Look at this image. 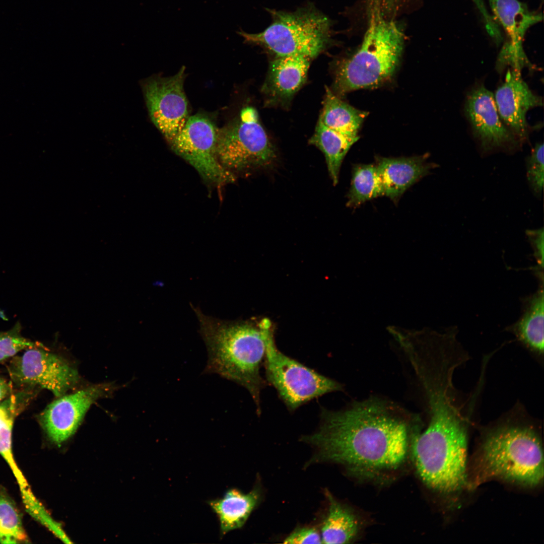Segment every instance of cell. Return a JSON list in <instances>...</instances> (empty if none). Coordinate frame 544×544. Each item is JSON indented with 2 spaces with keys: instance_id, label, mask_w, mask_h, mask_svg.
Masks as SVG:
<instances>
[{
  "instance_id": "6da1fadb",
  "label": "cell",
  "mask_w": 544,
  "mask_h": 544,
  "mask_svg": "<svg viewBox=\"0 0 544 544\" xmlns=\"http://www.w3.org/2000/svg\"><path fill=\"white\" fill-rule=\"evenodd\" d=\"M317 431L302 438L319 450V460L372 474L396 469L405 461L420 416L390 400L370 398L339 411L323 409Z\"/></svg>"
},
{
  "instance_id": "7a4b0ae2",
  "label": "cell",
  "mask_w": 544,
  "mask_h": 544,
  "mask_svg": "<svg viewBox=\"0 0 544 544\" xmlns=\"http://www.w3.org/2000/svg\"><path fill=\"white\" fill-rule=\"evenodd\" d=\"M445 394L428 400L430 421L411 441L417 472L428 488L454 494L467 485V423L455 403Z\"/></svg>"
},
{
  "instance_id": "3957f363",
  "label": "cell",
  "mask_w": 544,
  "mask_h": 544,
  "mask_svg": "<svg viewBox=\"0 0 544 544\" xmlns=\"http://www.w3.org/2000/svg\"><path fill=\"white\" fill-rule=\"evenodd\" d=\"M193 309L208 353L206 372L245 387L259 413L260 393L265 384L260 368L264 361L266 337L273 330L270 321H226L205 315L197 308Z\"/></svg>"
},
{
  "instance_id": "277c9868",
  "label": "cell",
  "mask_w": 544,
  "mask_h": 544,
  "mask_svg": "<svg viewBox=\"0 0 544 544\" xmlns=\"http://www.w3.org/2000/svg\"><path fill=\"white\" fill-rule=\"evenodd\" d=\"M521 419L516 415L507 416L486 433L470 488L490 480L528 488L542 483L543 456L539 434L533 425Z\"/></svg>"
},
{
  "instance_id": "5b68a950",
  "label": "cell",
  "mask_w": 544,
  "mask_h": 544,
  "mask_svg": "<svg viewBox=\"0 0 544 544\" xmlns=\"http://www.w3.org/2000/svg\"><path fill=\"white\" fill-rule=\"evenodd\" d=\"M368 16L360 47L336 66L332 92L337 96L378 86L390 79L398 65L404 42L402 28L378 13Z\"/></svg>"
},
{
  "instance_id": "8992f818",
  "label": "cell",
  "mask_w": 544,
  "mask_h": 544,
  "mask_svg": "<svg viewBox=\"0 0 544 544\" xmlns=\"http://www.w3.org/2000/svg\"><path fill=\"white\" fill-rule=\"evenodd\" d=\"M270 24L258 33H238L246 43L263 47L277 56H300L312 59L330 41V20L314 8L295 12L268 10Z\"/></svg>"
},
{
  "instance_id": "52a82bcc",
  "label": "cell",
  "mask_w": 544,
  "mask_h": 544,
  "mask_svg": "<svg viewBox=\"0 0 544 544\" xmlns=\"http://www.w3.org/2000/svg\"><path fill=\"white\" fill-rule=\"evenodd\" d=\"M217 149L221 163L232 173L267 167L277 157L256 110L251 107L242 109L237 118L219 129Z\"/></svg>"
},
{
  "instance_id": "ba28073f",
  "label": "cell",
  "mask_w": 544,
  "mask_h": 544,
  "mask_svg": "<svg viewBox=\"0 0 544 544\" xmlns=\"http://www.w3.org/2000/svg\"><path fill=\"white\" fill-rule=\"evenodd\" d=\"M263 363L267 381L290 411L313 398L343 389L338 382L281 352L275 345L273 330L266 337Z\"/></svg>"
},
{
  "instance_id": "9c48e42d",
  "label": "cell",
  "mask_w": 544,
  "mask_h": 544,
  "mask_svg": "<svg viewBox=\"0 0 544 544\" xmlns=\"http://www.w3.org/2000/svg\"><path fill=\"white\" fill-rule=\"evenodd\" d=\"M219 128L205 113L188 117L169 142L172 149L188 162L208 185L221 186L235 181L234 173L221 163L217 154Z\"/></svg>"
},
{
  "instance_id": "30bf717a",
  "label": "cell",
  "mask_w": 544,
  "mask_h": 544,
  "mask_svg": "<svg viewBox=\"0 0 544 544\" xmlns=\"http://www.w3.org/2000/svg\"><path fill=\"white\" fill-rule=\"evenodd\" d=\"M464 112L482 156L497 152L511 154L520 149L523 142L504 123L494 94L483 85L468 93Z\"/></svg>"
},
{
  "instance_id": "8fae6325",
  "label": "cell",
  "mask_w": 544,
  "mask_h": 544,
  "mask_svg": "<svg viewBox=\"0 0 544 544\" xmlns=\"http://www.w3.org/2000/svg\"><path fill=\"white\" fill-rule=\"evenodd\" d=\"M12 379L21 385L37 386L63 395L78 382L77 371L41 344L15 357L9 367Z\"/></svg>"
},
{
  "instance_id": "7c38bea8",
  "label": "cell",
  "mask_w": 544,
  "mask_h": 544,
  "mask_svg": "<svg viewBox=\"0 0 544 544\" xmlns=\"http://www.w3.org/2000/svg\"><path fill=\"white\" fill-rule=\"evenodd\" d=\"M185 67L173 76L152 77L142 84L151 120L170 142L188 118V103L183 89Z\"/></svg>"
},
{
  "instance_id": "4fadbf2b",
  "label": "cell",
  "mask_w": 544,
  "mask_h": 544,
  "mask_svg": "<svg viewBox=\"0 0 544 544\" xmlns=\"http://www.w3.org/2000/svg\"><path fill=\"white\" fill-rule=\"evenodd\" d=\"M105 385L90 387L51 403L40 415L41 424L48 437L60 444L76 431L90 405L105 394Z\"/></svg>"
},
{
  "instance_id": "5bb4252c",
  "label": "cell",
  "mask_w": 544,
  "mask_h": 544,
  "mask_svg": "<svg viewBox=\"0 0 544 544\" xmlns=\"http://www.w3.org/2000/svg\"><path fill=\"white\" fill-rule=\"evenodd\" d=\"M494 96L501 119L523 143L528 133L527 112L542 106V98L532 92L522 80L520 71L514 69L508 70Z\"/></svg>"
},
{
  "instance_id": "9a60e30c",
  "label": "cell",
  "mask_w": 544,
  "mask_h": 544,
  "mask_svg": "<svg viewBox=\"0 0 544 544\" xmlns=\"http://www.w3.org/2000/svg\"><path fill=\"white\" fill-rule=\"evenodd\" d=\"M427 156L376 158L375 164L380 179L383 195L397 201L403 193L438 165L426 161Z\"/></svg>"
},
{
  "instance_id": "2e32d148",
  "label": "cell",
  "mask_w": 544,
  "mask_h": 544,
  "mask_svg": "<svg viewBox=\"0 0 544 544\" xmlns=\"http://www.w3.org/2000/svg\"><path fill=\"white\" fill-rule=\"evenodd\" d=\"M311 59L300 56H277L270 63L262 91L269 103L290 100L306 81Z\"/></svg>"
},
{
  "instance_id": "e0dca14e",
  "label": "cell",
  "mask_w": 544,
  "mask_h": 544,
  "mask_svg": "<svg viewBox=\"0 0 544 544\" xmlns=\"http://www.w3.org/2000/svg\"><path fill=\"white\" fill-rule=\"evenodd\" d=\"M543 295L542 283L535 293L522 299L519 318L507 327L524 347L538 357L543 354Z\"/></svg>"
},
{
  "instance_id": "ac0fdd59",
  "label": "cell",
  "mask_w": 544,
  "mask_h": 544,
  "mask_svg": "<svg viewBox=\"0 0 544 544\" xmlns=\"http://www.w3.org/2000/svg\"><path fill=\"white\" fill-rule=\"evenodd\" d=\"M496 20L504 29L508 43L521 49L522 40L527 30L541 21L540 13L529 10L527 5L518 0H489Z\"/></svg>"
},
{
  "instance_id": "d6986e66",
  "label": "cell",
  "mask_w": 544,
  "mask_h": 544,
  "mask_svg": "<svg viewBox=\"0 0 544 544\" xmlns=\"http://www.w3.org/2000/svg\"><path fill=\"white\" fill-rule=\"evenodd\" d=\"M259 499L257 488L247 494L231 489L222 498L208 501L219 519L221 535L242 527L257 505Z\"/></svg>"
},
{
  "instance_id": "ffe728a7",
  "label": "cell",
  "mask_w": 544,
  "mask_h": 544,
  "mask_svg": "<svg viewBox=\"0 0 544 544\" xmlns=\"http://www.w3.org/2000/svg\"><path fill=\"white\" fill-rule=\"evenodd\" d=\"M367 115L343 101L325 87L323 108L319 119L327 127L346 137L359 139L358 132Z\"/></svg>"
},
{
  "instance_id": "44dd1931",
  "label": "cell",
  "mask_w": 544,
  "mask_h": 544,
  "mask_svg": "<svg viewBox=\"0 0 544 544\" xmlns=\"http://www.w3.org/2000/svg\"><path fill=\"white\" fill-rule=\"evenodd\" d=\"M328 511L321 529L322 543H347L358 535L360 524L356 515L336 501L329 491H325Z\"/></svg>"
},
{
  "instance_id": "7402d4cb",
  "label": "cell",
  "mask_w": 544,
  "mask_h": 544,
  "mask_svg": "<svg viewBox=\"0 0 544 544\" xmlns=\"http://www.w3.org/2000/svg\"><path fill=\"white\" fill-rule=\"evenodd\" d=\"M357 140L346 137L329 128L318 119L309 143L323 153L333 185H335L338 181L341 167L345 156Z\"/></svg>"
},
{
  "instance_id": "603a6c76",
  "label": "cell",
  "mask_w": 544,
  "mask_h": 544,
  "mask_svg": "<svg viewBox=\"0 0 544 544\" xmlns=\"http://www.w3.org/2000/svg\"><path fill=\"white\" fill-rule=\"evenodd\" d=\"M382 195L383 188L375 164L354 166L347 205L355 207Z\"/></svg>"
},
{
  "instance_id": "cb8c5ba5",
  "label": "cell",
  "mask_w": 544,
  "mask_h": 544,
  "mask_svg": "<svg viewBox=\"0 0 544 544\" xmlns=\"http://www.w3.org/2000/svg\"><path fill=\"white\" fill-rule=\"evenodd\" d=\"M27 540L20 513L12 500L0 492V543H16Z\"/></svg>"
},
{
  "instance_id": "d4e9b609",
  "label": "cell",
  "mask_w": 544,
  "mask_h": 544,
  "mask_svg": "<svg viewBox=\"0 0 544 544\" xmlns=\"http://www.w3.org/2000/svg\"><path fill=\"white\" fill-rule=\"evenodd\" d=\"M13 415L6 406L0 404V454L12 470L22 493L30 490L28 483L19 469L12 451Z\"/></svg>"
},
{
  "instance_id": "484cf974",
  "label": "cell",
  "mask_w": 544,
  "mask_h": 544,
  "mask_svg": "<svg viewBox=\"0 0 544 544\" xmlns=\"http://www.w3.org/2000/svg\"><path fill=\"white\" fill-rule=\"evenodd\" d=\"M543 144L537 143L525 160L526 179L533 196L541 197L544 182Z\"/></svg>"
},
{
  "instance_id": "4316f807",
  "label": "cell",
  "mask_w": 544,
  "mask_h": 544,
  "mask_svg": "<svg viewBox=\"0 0 544 544\" xmlns=\"http://www.w3.org/2000/svg\"><path fill=\"white\" fill-rule=\"evenodd\" d=\"M21 326L16 324L11 329L0 331V362L15 356L21 351L39 346L24 337L21 333Z\"/></svg>"
},
{
  "instance_id": "83f0119b",
  "label": "cell",
  "mask_w": 544,
  "mask_h": 544,
  "mask_svg": "<svg viewBox=\"0 0 544 544\" xmlns=\"http://www.w3.org/2000/svg\"><path fill=\"white\" fill-rule=\"evenodd\" d=\"M285 543L303 544L321 543V537L314 528L304 527L297 529L285 539Z\"/></svg>"
},
{
  "instance_id": "f1b7e54d",
  "label": "cell",
  "mask_w": 544,
  "mask_h": 544,
  "mask_svg": "<svg viewBox=\"0 0 544 544\" xmlns=\"http://www.w3.org/2000/svg\"><path fill=\"white\" fill-rule=\"evenodd\" d=\"M525 234L534 251L539 264L543 268V228L528 229Z\"/></svg>"
},
{
  "instance_id": "f546056e",
  "label": "cell",
  "mask_w": 544,
  "mask_h": 544,
  "mask_svg": "<svg viewBox=\"0 0 544 544\" xmlns=\"http://www.w3.org/2000/svg\"><path fill=\"white\" fill-rule=\"evenodd\" d=\"M405 0H368L369 12H378L386 18L398 10Z\"/></svg>"
},
{
  "instance_id": "4dcf8cb0",
  "label": "cell",
  "mask_w": 544,
  "mask_h": 544,
  "mask_svg": "<svg viewBox=\"0 0 544 544\" xmlns=\"http://www.w3.org/2000/svg\"><path fill=\"white\" fill-rule=\"evenodd\" d=\"M11 391V386L9 383L0 377V402L8 396Z\"/></svg>"
}]
</instances>
